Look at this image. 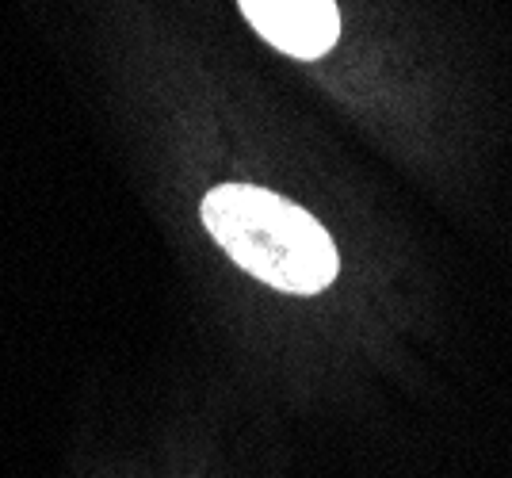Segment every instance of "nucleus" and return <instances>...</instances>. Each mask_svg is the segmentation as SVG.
<instances>
[{
    "label": "nucleus",
    "instance_id": "nucleus-2",
    "mask_svg": "<svg viewBox=\"0 0 512 478\" xmlns=\"http://www.w3.org/2000/svg\"><path fill=\"white\" fill-rule=\"evenodd\" d=\"M245 20L291 58H318L341 35L333 0H241Z\"/></svg>",
    "mask_w": 512,
    "mask_h": 478
},
{
    "label": "nucleus",
    "instance_id": "nucleus-1",
    "mask_svg": "<svg viewBox=\"0 0 512 478\" xmlns=\"http://www.w3.org/2000/svg\"><path fill=\"white\" fill-rule=\"evenodd\" d=\"M203 226L245 272L291 295H318L337 276V245L291 199L222 184L203 199Z\"/></svg>",
    "mask_w": 512,
    "mask_h": 478
}]
</instances>
